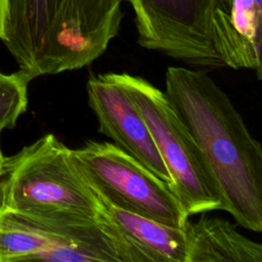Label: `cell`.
<instances>
[{
  "instance_id": "8fae6325",
  "label": "cell",
  "mask_w": 262,
  "mask_h": 262,
  "mask_svg": "<svg viewBox=\"0 0 262 262\" xmlns=\"http://www.w3.org/2000/svg\"><path fill=\"white\" fill-rule=\"evenodd\" d=\"M31 77L23 71L4 74L0 71V132L15 126L27 111Z\"/></svg>"
},
{
  "instance_id": "ba28073f",
  "label": "cell",
  "mask_w": 262,
  "mask_h": 262,
  "mask_svg": "<svg viewBox=\"0 0 262 262\" xmlns=\"http://www.w3.org/2000/svg\"><path fill=\"white\" fill-rule=\"evenodd\" d=\"M97 198L98 222L118 262H185L183 228L125 211Z\"/></svg>"
},
{
  "instance_id": "30bf717a",
  "label": "cell",
  "mask_w": 262,
  "mask_h": 262,
  "mask_svg": "<svg viewBox=\"0 0 262 262\" xmlns=\"http://www.w3.org/2000/svg\"><path fill=\"white\" fill-rule=\"evenodd\" d=\"M54 246L44 231L11 211H0V262L35 261Z\"/></svg>"
},
{
  "instance_id": "5bb4252c",
  "label": "cell",
  "mask_w": 262,
  "mask_h": 262,
  "mask_svg": "<svg viewBox=\"0 0 262 262\" xmlns=\"http://www.w3.org/2000/svg\"><path fill=\"white\" fill-rule=\"evenodd\" d=\"M4 1H5V2H6V4H7V0H4Z\"/></svg>"
},
{
  "instance_id": "4fadbf2b",
  "label": "cell",
  "mask_w": 262,
  "mask_h": 262,
  "mask_svg": "<svg viewBox=\"0 0 262 262\" xmlns=\"http://www.w3.org/2000/svg\"><path fill=\"white\" fill-rule=\"evenodd\" d=\"M3 160H4V156L1 151V148H0V174H1V170H2V165H3Z\"/></svg>"
},
{
  "instance_id": "3957f363",
  "label": "cell",
  "mask_w": 262,
  "mask_h": 262,
  "mask_svg": "<svg viewBox=\"0 0 262 262\" xmlns=\"http://www.w3.org/2000/svg\"><path fill=\"white\" fill-rule=\"evenodd\" d=\"M130 3L138 44L191 67L248 69L232 26L233 0H123Z\"/></svg>"
},
{
  "instance_id": "5b68a950",
  "label": "cell",
  "mask_w": 262,
  "mask_h": 262,
  "mask_svg": "<svg viewBox=\"0 0 262 262\" xmlns=\"http://www.w3.org/2000/svg\"><path fill=\"white\" fill-rule=\"evenodd\" d=\"M142 115L187 216L225 209L221 189L202 150L164 92L147 80L117 74Z\"/></svg>"
},
{
  "instance_id": "277c9868",
  "label": "cell",
  "mask_w": 262,
  "mask_h": 262,
  "mask_svg": "<svg viewBox=\"0 0 262 262\" xmlns=\"http://www.w3.org/2000/svg\"><path fill=\"white\" fill-rule=\"evenodd\" d=\"M0 211L97 221L100 202L72 159V148L46 134L4 157Z\"/></svg>"
},
{
  "instance_id": "9c48e42d",
  "label": "cell",
  "mask_w": 262,
  "mask_h": 262,
  "mask_svg": "<svg viewBox=\"0 0 262 262\" xmlns=\"http://www.w3.org/2000/svg\"><path fill=\"white\" fill-rule=\"evenodd\" d=\"M185 262H262V246L229 221L202 213L184 225Z\"/></svg>"
},
{
  "instance_id": "8992f818",
  "label": "cell",
  "mask_w": 262,
  "mask_h": 262,
  "mask_svg": "<svg viewBox=\"0 0 262 262\" xmlns=\"http://www.w3.org/2000/svg\"><path fill=\"white\" fill-rule=\"evenodd\" d=\"M79 172L97 196L125 211L177 228L188 216L169 183L116 144L89 140L72 149Z\"/></svg>"
},
{
  "instance_id": "7c38bea8",
  "label": "cell",
  "mask_w": 262,
  "mask_h": 262,
  "mask_svg": "<svg viewBox=\"0 0 262 262\" xmlns=\"http://www.w3.org/2000/svg\"><path fill=\"white\" fill-rule=\"evenodd\" d=\"M6 8L7 5L4 0H0V40L3 39L4 36V27L6 19Z\"/></svg>"
},
{
  "instance_id": "7a4b0ae2",
  "label": "cell",
  "mask_w": 262,
  "mask_h": 262,
  "mask_svg": "<svg viewBox=\"0 0 262 262\" xmlns=\"http://www.w3.org/2000/svg\"><path fill=\"white\" fill-rule=\"evenodd\" d=\"M123 0H7L2 42L31 79L82 69L120 31Z\"/></svg>"
},
{
  "instance_id": "52a82bcc",
  "label": "cell",
  "mask_w": 262,
  "mask_h": 262,
  "mask_svg": "<svg viewBox=\"0 0 262 262\" xmlns=\"http://www.w3.org/2000/svg\"><path fill=\"white\" fill-rule=\"evenodd\" d=\"M86 91L98 131L170 185V174L149 129L116 73L90 76Z\"/></svg>"
},
{
  "instance_id": "6da1fadb",
  "label": "cell",
  "mask_w": 262,
  "mask_h": 262,
  "mask_svg": "<svg viewBox=\"0 0 262 262\" xmlns=\"http://www.w3.org/2000/svg\"><path fill=\"white\" fill-rule=\"evenodd\" d=\"M163 92L213 171L224 211L260 232L262 147L229 96L206 72L184 67L167 69Z\"/></svg>"
}]
</instances>
